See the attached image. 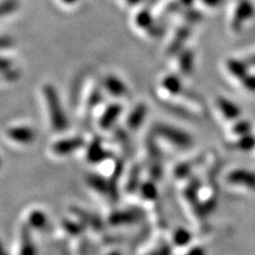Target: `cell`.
Wrapping results in <instances>:
<instances>
[{"label":"cell","instance_id":"12","mask_svg":"<svg viewBox=\"0 0 255 255\" xmlns=\"http://www.w3.org/2000/svg\"><path fill=\"white\" fill-rule=\"evenodd\" d=\"M146 115V109L145 107L143 104L138 105V107H136L133 111H131V115L129 116V119H128V124H129L130 128H138L141 126L143 121H144V117Z\"/></svg>","mask_w":255,"mask_h":255},{"label":"cell","instance_id":"26","mask_svg":"<svg viewBox=\"0 0 255 255\" xmlns=\"http://www.w3.org/2000/svg\"><path fill=\"white\" fill-rule=\"evenodd\" d=\"M245 62H246V64L248 65V68H250V69H255V53H253V55H251L247 59H245Z\"/></svg>","mask_w":255,"mask_h":255},{"label":"cell","instance_id":"15","mask_svg":"<svg viewBox=\"0 0 255 255\" xmlns=\"http://www.w3.org/2000/svg\"><path fill=\"white\" fill-rule=\"evenodd\" d=\"M252 130V124L248 122V121H238L237 120V123H234V126L232 127L231 131L234 136H244V135H247V133H250Z\"/></svg>","mask_w":255,"mask_h":255},{"label":"cell","instance_id":"7","mask_svg":"<svg viewBox=\"0 0 255 255\" xmlns=\"http://www.w3.org/2000/svg\"><path fill=\"white\" fill-rule=\"evenodd\" d=\"M216 105H218L220 113L222 114V116L225 117V119H227L228 121L240 119V115H241L240 108H239L235 103H233L232 101L227 100V98L220 97L218 102H216Z\"/></svg>","mask_w":255,"mask_h":255},{"label":"cell","instance_id":"1","mask_svg":"<svg viewBox=\"0 0 255 255\" xmlns=\"http://www.w3.org/2000/svg\"><path fill=\"white\" fill-rule=\"evenodd\" d=\"M44 97H45L47 108H49L52 127L56 130H64L68 127V120L65 119V114H64L58 94H57L55 88L51 87V85H46L44 88Z\"/></svg>","mask_w":255,"mask_h":255},{"label":"cell","instance_id":"20","mask_svg":"<svg viewBox=\"0 0 255 255\" xmlns=\"http://www.w3.org/2000/svg\"><path fill=\"white\" fill-rule=\"evenodd\" d=\"M190 233L184 231V229H178V231L174 234V242L181 247L186 246L188 242H190Z\"/></svg>","mask_w":255,"mask_h":255},{"label":"cell","instance_id":"29","mask_svg":"<svg viewBox=\"0 0 255 255\" xmlns=\"http://www.w3.org/2000/svg\"><path fill=\"white\" fill-rule=\"evenodd\" d=\"M78 1L79 0H60V2H63V4L66 6H72V5L77 4Z\"/></svg>","mask_w":255,"mask_h":255},{"label":"cell","instance_id":"32","mask_svg":"<svg viewBox=\"0 0 255 255\" xmlns=\"http://www.w3.org/2000/svg\"><path fill=\"white\" fill-rule=\"evenodd\" d=\"M109 255H121L120 252H113V253H110Z\"/></svg>","mask_w":255,"mask_h":255},{"label":"cell","instance_id":"23","mask_svg":"<svg viewBox=\"0 0 255 255\" xmlns=\"http://www.w3.org/2000/svg\"><path fill=\"white\" fill-rule=\"evenodd\" d=\"M242 87L250 92H255V75L248 73V75L241 81Z\"/></svg>","mask_w":255,"mask_h":255},{"label":"cell","instance_id":"28","mask_svg":"<svg viewBox=\"0 0 255 255\" xmlns=\"http://www.w3.org/2000/svg\"><path fill=\"white\" fill-rule=\"evenodd\" d=\"M127 6H135L142 1V0H123Z\"/></svg>","mask_w":255,"mask_h":255},{"label":"cell","instance_id":"2","mask_svg":"<svg viewBox=\"0 0 255 255\" xmlns=\"http://www.w3.org/2000/svg\"><path fill=\"white\" fill-rule=\"evenodd\" d=\"M255 13L254 5L251 0H239L233 13L231 27L234 32H240L244 27V24L253 17Z\"/></svg>","mask_w":255,"mask_h":255},{"label":"cell","instance_id":"6","mask_svg":"<svg viewBox=\"0 0 255 255\" xmlns=\"http://www.w3.org/2000/svg\"><path fill=\"white\" fill-rule=\"evenodd\" d=\"M7 136L12 141L20 143V144H28L33 141L36 133L28 127H14L7 130Z\"/></svg>","mask_w":255,"mask_h":255},{"label":"cell","instance_id":"21","mask_svg":"<svg viewBox=\"0 0 255 255\" xmlns=\"http://www.w3.org/2000/svg\"><path fill=\"white\" fill-rule=\"evenodd\" d=\"M0 72L5 73L6 76H8V79H12L11 76H17L18 73L15 71H12V64L8 59L1 58L0 57Z\"/></svg>","mask_w":255,"mask_h":255},{"label":"cell","instance_id":"31","mask_svg":"<svg viewBox=\"0 0 255 255\" xmlns=\"http://www.w3.org/2000/svg\"><path fill=\"white\" fill-rule=\"evenodd\" d=\"M0 255H8L7 253H6V251L4 250V247H2L1 244H0Z\"/></svg>","mask_w":255,"mask_h":255},{"label":"cell","instance_id":"17","mask_svg":"<svg viewBox=\"0 0 255 255\" xmlns=\"http://www.w3.org/2000/svg\"><path fill=\"white\" fill-rule=\"evenodd\" d=\"M28 222L33 228L41 229L46 226V218L41 212H32L28 218Z\"/></svg>","mask_w":255,"mask_h":255},{"label":"cell","instance_id":"30","mask_svg":"<svg viewBox=\"0 0 255 255\" xmlns=\"http://www.w3.org/2000/svg\"><path fill=\"white\" fill-rule=\"evenodd\" d=\"M178 2L184 6H190L194 2V0H178Z\"/></svg>","mask_w":255,"mask_h":255},{"label":"cell","instance_id":"18","mask_svg":"<svg viewBox=\"0 0 255 255\" xmlns=\"http://www.w3.org/2000/svg\"><path fill=\"white\" fill-rule=\"evenodd\" d=\"M181 81L175 76H169L163 79V87L171 94H177L181 91Z\"/></svg>","mask_w":255,"mask_h":255},{"label":"cell","instance_id":"22","mask_svg":"<svg viewBox=\"0 0 255 255\" xmlns=\"http://www.w3.org/2000/svg\"><path fill=\"white\" fill-rule=\"evenodd\" d=\"M193 60H194V57L190 51L189 52H186L182 56V58H181V69H182L183 72L190 71L191 68H193Z\"/></svg>","mask_w":255,"mask_h":255},{"label":"cell","instance_id":"10","mask_svg":"<svg viewBox=\"0 0 255 255\" xmlns=\"http://www.w3.org/2000/svg\"><path fill=\"white\" fill-rule=\"evenodd\" d=\"M121 110L122 109H121L120 105H111V107L108 108L101 119V126L103 128H110L119 119Z\"/></svg>","mask_w":255,"mask_h":255},{"label":"cell","instance_id":"19","mask_svg":"<svg viewBox=\"0 0 255 255\" xmlns=\"http://www.w3.org/2000/svg\"><path fill=\"white\" fill-rule=\"evenodd\" d=\"M18 5L17 0H4L0 2V18L14 12L18 8Z\"/></svg>","mask_w":255,"mask_h":255},{"label":"cell","instance_id":"27","mask_svg":"<svg viewBox=\"0 0 255 255\" xmlns=\"http://www.w3.org/2000/svg\"><path fill=\"white\" fill-rule=\"evenodd\" d=\"M188 255H206V254H205V251H203L202 248L197 247V248H193Z\"/></svg>","mask_w":255,"mask_h":255},{"label":"cell","instance_id":"9","mask_svg":"<svg viewBox=\"0 0 255 255\" xmlns=\"http://www.w3.org/2000/svg\"><path fill=\"white\" fill-rule=\"evenodd\" d=\"M105 88L114 96H126L127 87L121 79L116 77H108L105 79Z\"/></svg>","mask_w":255,"mask_h":255},{"label":"cell","instance_id":"4","mask_svg":"<svg viewBox=\"0 0 255 255\" xmlns=\"http://www.w3.org/2000/svg\"><path fill=\"white\" fill-rule=\"evenodd\" d=\"M158 133L163 136L165 139L170 141L173 144L181 146V148H186L191 144V137L182 130H178L176 128L168 127V126H159Z\"/></svg>","mask_w":255,"mask_h":255},{"label":"cell","instance_id":"24","mask_svg":"<svg viewBox=\"0 0 255 255\" xmlns=\"http://www.w3.org/2000/svg\"><path fill=\"white\" fill-rule=\"evenodd\" d=\"M13 41H12L11 38L8 37H0V50L8 49L9 46H12Z\"/></svg>","mask_w":255,"mask_h":255},{"label":"cell","instance_id":"11","mask_svg":"<svg viewBox=\"0 0 255 255\" xmlns=\"http://www.w3.org/2000/svg\"><path fill=\"white\" fill-rule=\"evenodd\" d=\"M233 148L241 151H251L255 149V136L252 133L238 137V141L233 143Z\"/></svg>","mask_w":255,"mask_h":255},{"label":"cell","instance_id":"5","mask_svg":"<svg viewBox=\"0 0 255 255\" xmlns=\"http://www.w3.org/2000/svg\"><path fill=\"white\" fill-rule=\"evenodd\" d=\"M82 145H83L82 138H79V137H72V138L62 139V141H58L57 143H55L52 146V150L57 155L64 156V155L71 154V152L81 148Z\"/></svg>","mask_w":255,"mask_h":255},{"label":"cell","instance_id":"13","mask_svg":"<svg viewBox=\"0 0 255 255\" xmlns=\"http://www.w3.org/2000/svg\"><path fill=\"white\" fill-rule=\"evenodd\" d=\"M135 23L137 26L142 30H150L154 27V23H152V17L146 9L139 11L135 17Z\"/></svg>","mask_w":255,"mask_h":255},{"label":"cell","instance_id":"16","mask_svg":"<svg viewBox=\"0 0 255 255\" xmlns=\"http://www.w3.org/2000/svg\"><path fill=\"white\" fill-rule=\"evenodd\" d=\"M188 34H189V30L187 27H181V30L177 31V33L175 34L174 40L171 41L170 44V49L176 51L181 47V45L186 41Z\"/></svg>","mask_w":255,"mask_h":255},{"label":"cell","instance_id":"3","mask_svg":"<svg viewBox=\"0 0 255 255\" xmlns=\"http://www.w3.org/2000/svg\"><path fill=\"white\" fill-rule=\"evenodd\" d=\"M227 181L233 186L244 187L248 190L255 191V173L246 169H235L227 176Z\"/></svg>","mask_w":255,"mask_h":255},{"label":"cell","instance_id":"14","mask_svg":"<svg viewBox=\"0 0 255 255\" xmlns=\"http://www.w3.org/2000/svg\"><path fill=\"white\" fill-rule=\"evenodd\" d=\"M19 255H36V248H34L33 242H32L30 235L27 234L26 231H23V234H21Z\"/></svg>","mask_w":255,"mask_h":255},{"label":"cell","instance_id":"25","mask_svg":"<svg viewBox=\"0 0 255 255\" xmlns=\"http://www.w3.org/2000/svg\"><path fill=\"white\" fill-rule=\"evenodd\" d=\"M203 5L208 6V7H218L223 2V0H201Z\"/></svg>","mask_w":255,"mask_h":255},{"label":"cell","instance_id":"8","mask_svg":"<svg viewBox=\"0 0 255 255\" xmlns=\"http://www.w3.org/2000/svg\"><path fill=\"white\" fill-rule=\"evenodd\" d=\"M226 68H227L228 72L231 73L233 77L239 79L240 82L250 73V71H248L250 68H248L245 60L228 59L227 63H226Z\"/></svg>","mask_w":255,"mask_h":255}]
</instances>
